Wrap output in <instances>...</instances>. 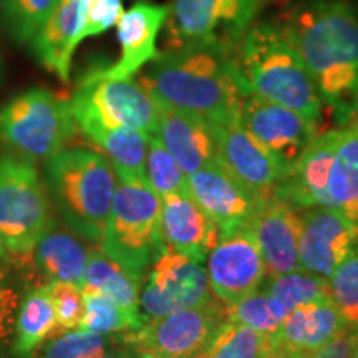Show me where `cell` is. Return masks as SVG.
I'll list each match as a JSON object with an SVG mask.
<instances>
[{
  "mask_svg": "<svg viewBox=\"0 0 358 358\" xmlns=\"http://www.w3.org/2000/svg\"><path fill=\"white\" fill-rule=\"evenodd\" d=\"M337 127L358 116V8L348 0H299L280 19Z\"/></svg>",
  "mask_w": 358,
  "mask_h": 358,
  "instance_id": "6da1fadb",
  "label": "cell"
},
{
  "mask_svg": "<svg viewBox=\"0 0 358 358\" xmlns=\"http://www.w3.org/2000/svg\"><path fill=\"white\" fill-rule=\"evenodd\" d=\"M140 83L159 106L187 111L211 124L239 123L248 95L232 53L211 47H181L159 52Z\"/></svg>",
  "mask_w": 358,
  "mask_h": 358,
  "instance_id": "7a4b0ae2",
  "label": "cell"
},
{
  "mask_svg": "<svg viewBox=\"0 0 358 358\" xmlns=\"http://www.w3.org/2000/svg\"><path fill=\"white\" fill-rule=\"evenodd\" d=\"M245 92L279 103L324 127L325 108L280 20L250 25L232 52Z\"/></svg>",
  "mask_w": 358,
  "mask_h": 358,
  "instance_id": "3957f363",
  "label": "cell"
},
{
  "mask_svg": "<svg viewBox=\"0 0 358 358\" xmlns=\"http://www.w3.org/2000/svg\"><path fill=\"white\" fill-rule=\"evenodd\" d=\"M42 178L62 221L82 239L100 244L116 189L110 159L93 148H65L45 161Z\"/></svg>",
  "mask_w": 358,
  "mask_h": 358,
  "instance_id": "277c9868",
  "label": "cell"
},
{
  "mask_svg": "<svg viewBox=\"0 0 358 358\" xmlns=\"http://www.w3.org/2000/svg\"><path fill=\"white\" fill-rule=\"evenodd\" d=\"M100 249L133 279L145 282L148 271L166 249L161 237V199L148 181L116 178Z\"/></svg>",
  "mask_w": 358,
  "mask_h": 358,
  "instance_id": "5b68a950",
  "label": "cell"
},
{
  "mask_svg": "<svg viewBox=\"0 0 358 358\" xmlns=\"http://www.w3.org/2000/svg\"><path fill=\"white\" fill-rule=\"evenodd\" d=\"M69 98L30 88L0 108V150L38 164L65 150L77 133Z\"/></svg>",
  "mask_w": 358,
  "mask_h": 358,
  "instance_id": "8992f818",
  "label": "cell"
},
{
  "mask_svg": "<svg viewBox=\"0 0 358 358\" xmlns=\"http://www.w3.org/2000/svg\"><path fill=\"white\" fill-rule=\"evenodd\" d=\"M52 219V201L37 164L0 150V243L8 254H29Z\"/></svg>",
  "mask_w": 358,
  "mask_h": 358,
  "instance_id": "52a82bcc",
  "label": "cell"
},
{
  "mask_svg": "<svg viewBox=\"0 0 358 358\" xmlns=\"http://www.w3.org/2000/svg\"><path fill=\"white\" fill-rule=\"evenodd\" d=\"M77 127L100 124L106 128H133L155 134L159 106L140 82L105 77L95 66L80 80L70 98Z\"/></svg>",
  "mask_w": 358,
  "mask_h": 358,
  "instance_id": "ba28073f",
  "label": "cell"
},
{
  "mask_svg": "<svg viewBox=\"0 0 358 358\" xmlns=\"http://www.w3.org/2000/svg\"><path fill=\"white\" fill-rule=\"evenodd\" d=\"M266 0H174L169 6V48L211 47L234 52L256 24Z\"/></svg>",
  "mask_w": 358,
  "mask_h": 358,
  "instance_id": "9c48e42d",
  "label": "cell"
},
{
  "mask_svg": "<svg viewBox=\"0 0 358 358\" xmlns=\"http://www.w3.org/2000/svg\"><path fill=\"white\" fill-rule=\"evenodd\" d=\"M224 320L226 306L214 301L146 320L140 329L123 337L141 358H192L203 350Z\"/></svg>",
  "mask_w": 358,
  "mask_h": 358,
  "instance_id": "30bf717a",
  "label": "cell"
},
{
  "mask_svg": "<svg viewBox=\"0 0 358 358\" xmlns=\"http://www.w3.org/2000/svg\"><path fill=\"white\" fill-rule=\"evenodd\" d=\"M239 127L261 145L284 169L287 176L313 138L325 131L299 111L268 101L254 93L244 96L239 111Z\"/></svg>",
  "mask_w": 358,
  "mask_h": 358,
  "instance_id": "8fae6325",
  "label": "cell"
},
{
  "mask_svg": "<svg viewBox=\"0 0 358 358\" xmlns=\"http://www.w3.org/2000/svg\"><path fill=\"white\" fill-rule=\"evenodd\" d=\"M214 301L217 299L209 287L203 264L168 248L148 271L140 290V310L146 320Z\"/></svg>",
  "mask_w": 358,
  "mask_h": 358,
  "instance_id": "7c38bea8",
  "label": "cell"
},
{
  "mask_svg": "<svg viewBox=\"0 0 358 358\" xmlns=\"http://www.w3.org/2000/svg\"><path fill=\"white\" fill-rule=\"evenodd\" d=\"M206 262L211 292L226 307L252 294L267 275L266 262L250 227L219 236Z\"/></svg>",
  "mask_w": 358,
  "mask_h": 358,
  "instance_id": "4fadbf2b",
  "label": "cell"
},
{
  "mask_svg": "<svg viewBox=\"0 0 358 358\" xmlns=\"http://www.w3.org/2000/svg\"><path fill=\"white\" fill-rule=\"evenodd\" d=\"M358 249V222L330 208L301 213V271L329 279Z\"/></svg>",
  "mask_w": 358,
  "mask_h": 358,
  "instance_id": "5bb4252c",
  "label": "cell"
},
{
  "mask_svg": "<svg viewBox=\"0 0 358 358\" xmlns=\"http://www.w3.org/2000/svg\"><path fill=\"white\" fill-rule=\"evenodd\" d=\"M90 248L82 237L75 234L66 224L53 216L43 234L29 254L13 257V266L20 271L29 268L27 279L43 282H69L82 285L85 267H87Z\"/></svg>",
  "mask_w": 358,
  "mask_h": 358,
  "instance_id": "9a60e30c",
  "label": "cell"
},
{
  "mask_svg": "<svg viewBox=\"0 0 358 358\" xmlns=\"http://www.w3.org/2000/svg\"><path fill=\"white\" fill-rule=\"evenodd\" d=\"M187 189L191 198L216 224L219 236L249 227L264 201L241 186L221 164L187 176Z\"/></svg>",
  "mask_w": 358,
  "mask_h": 358,
  "instance_id": "2e32d148",
  "label": "cell"
},
{
  "mask_svg": "<svg viewBox=\"0 0 358 358\" xmlns=\"http://www.w3.org/2000/svg\"><path fill=\"white\" fill-rule=\"evenodd\" d=\"M214 129L217 138L219 164L257 198L266 199L272 196L277 185L285 178L280 164L244 128H241L239 123L226 127L214 124Z\"/></svg>",
  "mask_w": 358,
  "mask_h": 358,
  "instance_id": "e0dca14e",
  "label": "cell"
},
{
  "mask_svg": "<svg viewBox=\"0 0 358 358\" xmlns=\"http://www.w3.org/2000/svg\"><path fill=\"white\" fill-rule=\"evenodd\" d=\"M169 15V6L140 0L123 12L116 24L120 58L108 66H101L105 77L133 78L143 66L158 57V37Z\"/></svg>",
  "mask_w": 358,
  "mask_h": 358,
  "instance_id": "ac0fdd59",
  "label": "cell"
},
{
  "mask_svg": "<svg viewBox=\"0 0 358 358\" xmlns=\"http://www.w3.org/2000/svg\"><path fill=\"white\" fill-rule=\"evenodd\" d=\"M249 227L262 252L267 275L301 268V213L275 196H268L257 208Z\"/></svg>",
  "mask_w": 358,
  "mask_h": 358,
  "instance_id": "d6986e66",
  "label": "cell"
},
{
  "mask_svg": "<svg viewBox=\"0 0 358 358\" xmlns=\"http://www.w3.org/2000/svg\"><path fill=\"white\" fill-rule=\"evenodd\" d=\"M155 136L176 159L186 176L219 164L216 129L199 116L159 106Z\"/></svg>",
  "mask_w": 358,
  "mask_h": 358,
  "instance_id": "ffe728a7",
  "label": "cell"
},
{
  "mask_svg": "<svg viewBox=\"0 0 358 358\" xmlns=\"http://www.w3.org/2000/svg\"><path fill=\"white\" fill-rule=\"evenodd\" d=\"M347 325L332 299L299 306L271 337L274 358H310Z\"/></svg>",
  "mask_w": 358,
  "mask_h": 358,
  "instance_id": "44dd1931",
  "label": "cell"
},
{
  "mask_svg": "<svg viewBox=\"0 0 358 358\" xmlns=\"http://www.w3.org/2000/svg\"><path fill=\"white\" fill-rule=\"evenodd\" d=\"M161 237L168 249L203 264L219 241V229L189 192H176L161 198Z\"/></svg>",
  "mask_w": 358,
  "mask_h": 358,
  "instance_id": "7402d4cb",
  "label": "cell"
},
{
  "mask_svg": "<svg viewBox=\"0 0 358 358\" xmlns=\"http://www.w3.org/2000/svg\"><path fill=\"white\" fill-rule=\"evenodd\" d=\"M88 0H62L30 40L35 58L62 82H69L75 50L85 40Z\"/></svg>",
  "mask_w": 358,
  "mask_h": 358,
  "instance_id": "603a6c76",
  "label": "cell"
},
{
  "mask_svg": "<svg viewBox=\"0 0 358 358\" xmlns=\"http://www.w3.org/2000/svg\"><path fill=\"white\" fill-rule=\"evenodd\" d=\"M60 334L50 299V282L25 289L17 308L12 335V355L34 358L47 340Z\"/></svg>",
  "mask_w": 358,
  "mask_h": 358,
  "instance_id": "cb8c5ba5",
  "label": "cell"
},
{
  "mask_svg": "<svg viewBox=\"0 0 358 358\" xmlns=\"http://www.w3.org/2000/svg\"><path fill=\"white\" fill-rule=\"evenodd\" d=\"M337 128V146L327 182V208L358 222V116Z\"/></svg>",
  "mask_w": 358,
  "mask_h": 358,
  "instance_id": "d4e9b609",
  "label": "cell"
},
{
  "mask_svg": "<svg viewBox=\"0 0 358 358\" xmlns=\"http://www.w3.org/2000/svg\"><path fill=\"white\" fill-rule=\"evenodd\" d=\"M78 129L110 159L116 178L146 181L150 134L133 128H106L100 124H83Z\"/></svg>",
  "mask_w": 358,
  "mask_h": 358,
  "instance_id": "484cf974",
  "label": "cell"
},
{
  "mask_svg": "<svg viewBox=\"0 0 358 358\" xmlns=\"http://www.w3.org/2000/svg\"><path fill=\"white\" fill-rule=\"evenodd\" d=\"M141 282L133 279L124 268L106 256L100 248H90L87 267L80 287L93 289L122 306L133 315H143L140 310Z\"/></svg>",
  "mask_w": 358,
  "mask_h": 358,
  "instance_id": "4316f807",
  "label": "cell"
},
{
  "mask_svg": "<svg viewBox=\"0 0 358 358\" xmlns=\"http://www.w3.org/2000/svg\"><path fill=\"white\" fill-rule=\"evenodd\" d=\"M199 358H274L271 335L224 320L198 353Z\"/></svg>",
  "mask_w": 358,
  "mask_h": 358,
  "instance_id": "83f0119b",
  "label": "cell"
},
{
  "mask_svg": "<svg viewBox=\"0 0 358 358\" xmlns=\"http://www.w3.org/2000/svg\"><path fill=\"white\" fill-rule=\"evenodd\" d=\"M85 299V313L80 329L103 335L129 334L143 327L146 319L133 315L118 306L113 299L93 289H82Z\"/></svg>",
  "mask_w": 358,
  "mask_h": 358,
  "instance_id": "f1b7e54d",
  "label": "cell"
},
{
  "mask_svg": "<svg viewBox=\"0 0 358 358\" xmlns=\"http://www.w3.org/2000/svg\"><path fill=\"white\" fill-rule=\"evenodd\" d=\"M259 287L274 295L289 313L303 303L330 299L329 279L301 268L289 274L266 275Z\"/></svg>",
  "mask_w": 358,
  "mask_h": 358,
  "instance_id": "f546056e",
  "label": "cell"
},
{
  "mask_svg": "<svg viewBox=\"0 0 358 358\" xmlns=\"http://www.w3.org/2000/svg\"><path fill=\"white\" fill-rule=\"evenodd\" d=\"M123 335H103L85 329L66 330L47 340L34 358H93L123 343Z\"/></svg>",
  "mask_w": 358,
  "mask_h": 358,
  "instance_id": "4dcf8cb0",
  "label": "cell"
},
{
  "mask_svg": "<svg viewBox=\"0 0 358 358\" xmlns=\"http://www.w3.org/2000/svg\"><path fill=\"white\" fill-rule=\"evenodd\" d=\"M62 0H0V20L8 37L30 43Z\"/></svg>",
  "mask_w": 358,
  "mask_h": 358,
  "instance_id": "1f68e13d",
  "label": "cell"
},
{
  "mask_svg": "<svg viewBox=\"0 0 358 358\" xmlns=\"http://www.w3.org/2000/svg\"><path fill=\"white\" fill-rule=\"evenodd\" d=\"M287 315L289 312L282 307L274 295L261 287L226 307V320L248 325L271 337L279 330Z\"/></svg>",
  "mask_w": 358,
  "mask_h": 358,
  "instance_id": "d6a6232c",
  "label": "cell"
},
{
  "mask_svg": "<svg viewBox=\"0 0 358 358\" xmlns=\"http://www.w3.org/2000/svg\"><path fill=\"white\" fill-rule=\"evenodd\" d=\"M146 181L159 199L176 192H189L187 176L155 134H150L148 141Z\"/></svg>",
  "mask_w": 358,
  "mask_h": 358,
  "instance_id": "836d02e7",
  "label": "cell"
},
{
  "mask_svg": "<svg viewBox=\"0 0 358 358\" xmlns=\"http://www.w3.org/2000/svg\"><path fill=\"white\" fill-rule=\"evenodd\" d=\"M330 299L348 325L358 327V249L329 277Z\"/></svg>",
  "mask_w": 358,
  "mask_h": 358,
  "instance_id": "e575fe53",
  "label": "cell"
},
{
  "mask_svg": "<svg viewBox=\"0 0 358 358\" xmlns=\"http://www.w3.org/2000/svg\"><path fill=\"white\" fill-rule=\"evenodd\" d=\"M50 299L60 334L80 329L85 313L82 287L69 282H50Z\"/></svg>",
  "mask_w": 358,
  "mask_h": 358,
  "instance_id": "d590c367",
  "label": "cell"
},
{
  "mask_svg": "<svg viewBox=\"0 0 358 358\" xmlns=\"http://www.w3.org/2000/svg\"><path fill=\"white\" fill-rule=\"evenodd\" d=\"M12 268L0 264V352L6 348L13 335V324L22 297L19 285L12 277Z\"/></svg>",
  "mask_w": 358,
  "mask_h": 358,
  "instance_id": "8d00e7d4",
  "label": "cell"
},
{
  "mask_svg": "<svg viewBox=\"0 0 358 358\" xmlns=\"http://www.w3.org/2000/svg\"><path fill=\"white\" fill-rule=\"evenodd\" d=\"M123 12V0H88L85 38L96 37L113 29Z\"/></svg>",
  "mask_w": 358,
  "mask_h": 358,
  "instance_id": "74e56055",
  "label": "cell"
},
{
  "mask_svg": "<svg viewBox=\"0 0 358 358\" xmlns=\"http://www.w3.org/2000/svg\"><path fill=\"white\" fill-rule=\"evenodd\" d=\"M358 348V327L347 325L310 358H353Z\"/></svg>",
  "mask_w": 358,
  "mask_h": 358,
  "instance_id": "f35d334b",
  "label": "cell"
},
{
  "mask_svg": "<svg viewBox=\"0 0 358 358\" xmlns=\"http://www.w3.org/2000/svg\"><path fill=\"white\" fill-rule=\"evenodd\" d=\"M93 358H140V355H138V353L134 352L133 348L123 340V343H120V345L113 347L111 350L101 353V355H98V357H93Z\"/></svg>",
  "mask_w": 358,
  "mask_h": 358,
  "instance_id": "ab89813d",
  "label": "cell"
},
{
  "mask_svg": "<svg viewBox=\"0 0 358 358\" xmlns=\"http://www.w3.org/2000/svg\"><path fill=\"white\" fill-rule=\"evenodd\" d=\"M2 70H3V64H2V57H0V78H2Z\"/></svg>",
  "mask_w": 358,
  "mask_h": 358,
  "instance_id": "60d3db41",
  "label": "cell"
},
{
  "mask_svg": "<svg viewBox=\"0 0 358 358\" xmlns=\"http://www.w3.org/2000/svg\"><path fill=\"white\" fill-rule=\"evenodd\" d=\"M2 248H3V244H2V243H0V257H2V250H3Z\"/></svg>",
  "mask_w": 358,
  "mask_h": 358,
  "instance_id": "b9f144b4",
  "label": "cell"
},
{
  "mask_svg": "<svg viewBox=\"0 0 358 358\" xmlns=\"http://www.w3.org/2000/svg\"><path fill=\"white\" fill-rule=\"evenodd\" d=\"M353 358H358V348H357V352H355V357H353Z\"/></svg>",
  "mask_w": 358,
  "mask_h": 358,
  "instance_id": "7bdbcfd3",
  "label": "cell"
},
{
  "mask_svg": "<svg viewBox=\"0 0 358 358\" xmlns=\"http://www.w3.org/2000/svg\"><path fill=\"white\" fill-rule=\"evenodd\" d=\"M192 358H199V357H198V355H196V357H192Z\"/></svg>",
  "mask_w": 358,
  "mask_h": 358,
  "instance_id": "ee69618b",
  "label": "cell"
},
{
  "mask_svg": "<svg viewBox=\"0 0 358 358\" xmlns=\"http://www.w3.org/2000/svg\"><path fill=\"white\" fill-rule=\"evenodd\" d=\"M140 358H141V357H140Z\"/></svg>",
  "mask_w": 358,
  "mask_h": 358,
  "instance_id": "f6af8a7d",
  "label": "cell"
}]
</instances>
